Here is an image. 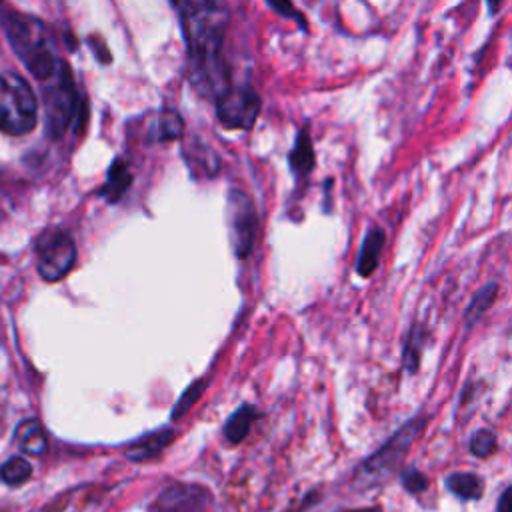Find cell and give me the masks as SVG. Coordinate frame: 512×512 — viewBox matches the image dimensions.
Returning <instances> with one entry per match:
<instances>
[{"mask_svg": "<svg viewBox=\"0 0 512 512\" xmlns=\"http://www.w3.org/2000/svg\"><path fill=\"white\" fill-rule=\"evenodd\" d=\"M188 46L190 84L202 98L216 100L230 78L222 60V46L228 26L224 0H172Z\"/></svg>", "mask_w": 512, "mask_h": 512, "instance_id": "1", "label": "cell"}, {"mask_svg": "<svg viewBox=\"0 0 512 512\" xmlns=\"http://www.w3.org/2000/svg\"><path fill=\"white\" fill-rule=\"evenodd\" d=\"M6 30L12 48L24 60L32 76L44 82L58 70L62 60L56 56L52 36L40 20L16 14L8 18Z\"/></svg>", "mask_w": 512, "mask_h": 512, "instance_id": "2", "label": "cell"}, {"mask_svg": "<svg viewBox=\"0 0 512 512\" xmlns=\"http://www.w3.org/2000/svg\"><path fill=\"white\" fill-rule=\"evenodd\" d=\"M426 418L418 416L408 420L402 428H398L376 452H372L356 470V482L362 486H374L384 482L390 474L398 472L400 462L404 460L408 448L422 432Z\"/></svg>", "mask_w": 512, "mask_h": 512, "instance_id": "3", "label": "cell"}, {"mask_svg": "<svg viewBox=\"0 0 512 512\" xmlns=\"http://www.w3.org/2000/svg\"><path fill=\"white\" fill-rule=\"evenodd\" d=\"M38 122V100L30 84L14 74H0V130L12 136L30 132Z\"/></svg>", "mask_w": 512, "mask_h": 512, "instance_id": "4", "label": "cell"}, {"mask_svg": "<svg viewBox=\"0 0 512 512\" xmlns=\"http://www.w3.org/2000/svg\"><path fill=\"white\" fill-rule=\"evenodd\" d=\"M76 106H78L76 86L66 62H62L58 70L48 80H44L46 128L52 138H60L68 130L76 114Z\"/></svg>", "mask_w": 512, "mask_h": 512, "instance_id": "5", "label": "cell"}, {"mask_svg": "<svg viewBox=\"0 0 512 512\" xmlns=\"http://www.w3.org/2000/svg\"><path fill=\"white\" fill-rule=\"evenodd\" d=\"M226 222L236 258H248L256 240L258 214L254 200L240 188H230L226 196Z\"/></svg>", "mask_w": 512, "mask_h": 512, "instance_id": "6", "label": "cell"}, {"mask_svg": "<svg viewBox=\"0 0 512 512\" xmlns=\"http://www.w3.org/2000/svg\"><path fill=\"white\" fill-rule=\"evenodd\" d=\"M38 274L46 282L62 280L76 262L74 240L62 230L44 232L38 240Z\"/></svg>", "mask_w": 512, "mask_h": 512, "instance_id": "7", "label": "cell"}, {"mask_svg": "<svg viewBox=\"0 0 512 512\" xmlns=\"http://www.w3.org/2000/svg\"><path fill=\"white\" fill-rule=\"evenodd\" d=\"M218 120L226 128L250 130L260 114L262 102L254 88L250 86H228L216 100Z\"/></svg>", "mask_w": 512, "mask_h": 512, "instance_id": "8", "label": "cell"}, {"mask_svg": "<svg viewBox=\"0 0 512 512\" xmlns=\"http://www.w3.org/2000/svg\"><path fill=\"white\" fill-rule=\"evenodd\" d=\"M212 496L204 486L172 484L158 494L150 512H210Z\"/></svg>", "mask_w": 512, "mask_h": 512, "instance_id": "9", "label": "cell"}, {"mask_svg": "<svg viewBox=\"0 0 512 512\" xmlns=\"http://www.w3.org/2000/svg\"><path fill=\"white\" fill-rule=\"evenodd\" d=\"M172 438H174V430L172 428L150 432V434L138 438L134 444H130L126 448V458L134 460V462H142V460L154 458L172 442Z\"/></svg>", "mask_w": 512, "mask_h": 512, "instance_id": "10", "label": "cell"}, {"mask_svg": "<svg viewBox=\"0 0 512 512\" xmlns=\"http://www.w3.org/2000/svg\"><path fill=\"white\" fill-rule=\"evenodd\" d=\"M384 240H386V234L382 228H372L364 240H362V246H360V254H358V260H356V272L360 276H370L378 262H380V254H382V248H384Z\"/></svg>", "mask_w": 512, "mask_h": 512, "instance_id": "11", "label": "cell"}, {"mask_svg": "<svg viewBox=\"0 0 512 512\" xmlns=\"http://www.w3.org/2000/svg\"><path fill=\"white\" fill-rule=\"evenodd\" d=\"M184 158L192 172H202L208 178L220 170V160L214 150L198 140H192L184 146Z\"/></svg>", "mask_w": 512, "mask_h": 512, "instance_id": "12", "label": "cell"}, {"mask_svg": "<svg viewBox=\"0 0 512 512\" xmlns=\"http://www.w3.org/2000/svg\"><path fill=\"white\" fill-rule=\"evenodd\" d=\"M16 444L28 456H40L48 448V438L38 420H24L16 428Z\"/></svg>", "mask_w": 512, "mask_h": 512, "instance_id": "13", "label": "cell"}, {"mask_svg": "<svg viewBox=\"0 0 512 512\" xmlns=\"http://www.w3.org/2000/svg\"><path fill=\"white\" fill-rule=\"evenodd\" d=\"M130 182H132V174L128 170V164L122 158H116L108 168V178L100 190V196L106 198V202L114 204L126 194V190L130 188Z\"/></svg>", "mask_w": 512, "mask_h": 512, "instance_id": "14", "label": "cell"}, {"mask_svg": "<svg viewBox=\"0 0 512 512\" xmlns=\"http://www.w3.org/2000/svg\"><path fill=\"white\" fill-rule=\"evenodd\" d=\"M288 164H290V170L298 178L308 176L312 172V168H314V148H312V138H310L308 130L298 132L294 148L288 156Z\"/></svg>", "mask_w": 512, "mask_h": 512, "instance_id": "15", "label": "cell"}, {"mask_svg": "<svg viewBox=\"0 0 512 512\" xmlns=\"http://www.w3.org/2000/svg\"><path fill=\"white\" fill-rule=\"evenodd\" d=\"M256 418H258V410H256L254 406H250V404L240 406V408L226 420V424H224V436H226V440H228L230 444L242 442V440L248 436V432H250V428H252V422H254Z\"/></svg>", "mask_w": 512, "mask_h": 512, "instance_id": "16", "label": "cell"}, {"mask_svg": "<svg viewBox=\"0 0 512 512\" xmlns=\"http://www.w3.org/2000/svg\"><path fill=\"white\" fill-rule=\"evenodd\" d=\"M446 488L460 500H478L484 492V482L474 472H454L446 478Z\"/></svg>", "mask_w": 512, "mask_h": 512, "instance_id": "17", "label": "cell"}, {"mask_svg": "<svg viewBox=\"0 0 512 512\" xmlns=\"http://www.w3.org/2000/svg\"><path fill=\"white\" fill-rule=\"evenodd\" d=\"M496 294H498V282H494V280L488 282L484 288H480V290L476 292V296L472 298L470 306H468L466 312H464V324H466V328H472V326L480 320V316L494 304Z\"/></svg>", "mask_w": 512, "mask_h": 512, "instance_id": "18", "label": "cell"}, {"mask_svg": "<svg viewBox=\"0 0 512 512\" xmlns=\"http://www.w3.org/2000/svg\"><path fill=\"white\" fill-rule=\"evenodd\" d=\"M30 474H32V466H30V462H28L26 458H22V456H14V458H10L8 462H4V464L0 466V478H2L6 484H10V486H20V484H24V482L30 478Z\"/></svg>", "mask_w": 512, "mask_h": 512, "instance_id": "19", "label": "cell"}, {"mask_svg": "<svg viewBox=\"0 0 512 512\" xmlns=\"http://www.w3.org/2000/svg\"><path fill=\"white\" fill-rule=\"evenodd\" d=\"M184 134V120L182 116L168 108V110H162L160 112V118H158V138L160 140H176Z\"/></svg>", "mask_w": 512, "mask_h": 512, "instance_id": "20", "label": "cell"}, {"mask_svg": "<svg viewBox=\"0 0 512 512\" xmlns=\"http://www.w3.org/2000/svg\"><path fill=\"white\" fill-rule=\"evenodd\" d=\"M206 378H200V380H196V382H192L184 392H182V396L178 398V402L174 404V408H172V414H170V418L172 420H180L198 400H200V396H202V392H204V388H206Z\"/></svg>", "mask_w": 512, "mask_h": 512, "instance_id": "21", "label": "cell"}, {"mask_svg": "<svg viewBox=\"0 0 512 512\" xmlns=\"http://www.w3.org/2000/svg\"><path fill=\"white\" fill-rule=\"evenodd\" d=\"M496 446H498L496 434H494L490 428H480V430H476V432L472 434V438H470V444H468L470 452H472L474 456H478V458H488V456L496 450Z\"/></svg>", "mask_w": 512, "mask_h": 512, "instance_id": "22", "label": "cell"}, {"mask_svg": "<svg viewBox=\"0 0 512 512\" xmlns=\"http://www.w3.org/2000/svg\"><path fill=\"white\" fill-rule=\"evenodd\" d=\"M420 356H422V330L414 326L404 346V368L408 372H416L420 366Z\"/></svg>", "mask_w": 512, "mask_h": 512, "instance_id": "23", "label": "cell"}, {"mask_svg": "<svg viewBox=\"0 0 512 512\" xmlns=\"http://www.w3.org/2000/svg\"><path fill=\"white\" fill-rule=\"evenodd\" d=\"M400 478H402L404 488H406L410 494H420V492H424V490L428 488V478H426L420 470H416V468L404 470V472L400 474Z\"/></svg>", "mask_w": 512, "mask_h": 512, "instance_id": "24", "label": "cell"}, {"mask_svg": "<svg viewBox=\"0 0 512 512\" xmlns=\"http://www.w3.org/2000/svg\"><path fill=\"white\" fill-rule=\"evenodd\" d=\"M278 14H282L284 18L294 20L300 28H306V20L302 18V14L294 8V4L290 0H266Z\"/></svg>", "mask_w": 512, "mask_h": 512, "instance_id": "25", "label": "cell"}, {"mask_svg": "<svg viewBox=\"0 0 512 512\" xmlns=\"http://www.w3.org/2000/svg\"><path fill=\"white\" fill-rule=\"evenodd\" d=\"M496 512H510V486H506L498 498Z\"/></svg>", "mask_w": 512, "mask_h": 512, "instance_id": "26", "label": "cell"}, {"mask_svg": "<svg viewBox=\"0 0 512 512\" xmlns=\"http://www.w3.org/2000/svg\"><path fill=\"white\" fill-rule=\"evenodd\" d=\"M486 4H488V8H490V12H496V10L500 8L502 0H486Z\"/></svg>", "mask_w": 512, "mask_h": 512, "instance_id": "27", "label": "cell"}, {"mask_svg": "<svg viewBox=\"0 0 512 512\" xmlns=\"http://www.w3.org/2000/svg\"><path fill=\"white\" fill-rule=\"evenodd\" d=\"M348 512H382L380 508H358V510H348Z\"/></svg>", "mask_w": 512, "mask_h": 512, "instance_id": "28", "label": "cell"}]
</instances>
